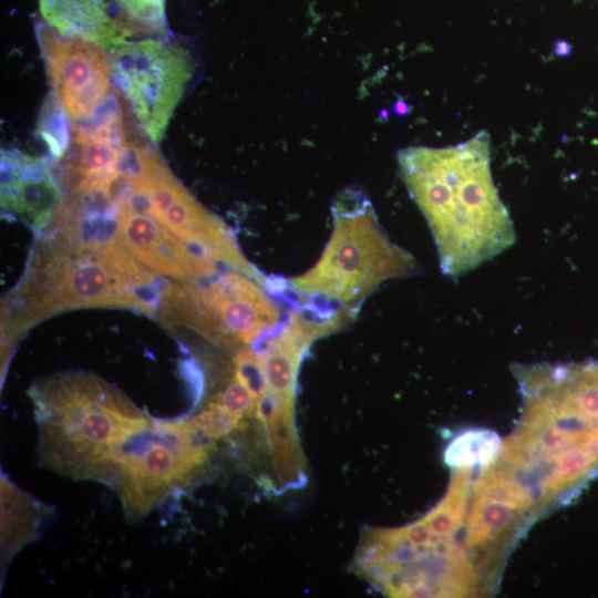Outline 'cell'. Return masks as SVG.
I'll return each mask as SVG.
<instances>
[{
  "instance_id": "obj_1",
  "label": "cell",
  "mask_w": 598,
  "mask_h": 598,
  "mask_svg": "<svg viewBox=\"0 0 598 598\" xmlns=\"http://www.w3.org/2000/svg\"><path fill=\"white\" fill-rule=\"evenodd\" d=\"M398 163L431 228L445 276L457 279L514 245V225L492 178L485 131L453 146L404 148Z\"/></svg>"
},
{
  "instance_id": "obj_2",
  "label": "cell",
  "mask_w": 598,
  "mask_h": 598,
  "mask_svg": "<svg viewBox=\"0 0 598 598\" xmlns=\"http://www.w3.org/2000/svg\"><path fill=\"white\" fill-rule=\"evenodd\" d=\"M38 239L25 274L2 309V337L13 346L29 328L64 310L125 308L148 316L144 303L161 278L120 241L85 247L54 227Z\"/></svg>"
},
{
  "instance_id": "obj_3",
  "label": "cell",
  "mask_w": 598,
  "mask_h": 598,
  "mask_svg": "<svg viewBox=\"0 0 598 598\" xmlns=\"http://www.w3.org/2000/svg\"><path fill=\"white\" fill-rule=\"evenodd\" d=\"M29 395L40 464L75 481L111 486L125 445L155 422L121 390L87 372L42 378Z\"/></svg>"
},
{
  "instance_id": "obj_4",
  "label": "cell",
  "mask_w": 598,
  "mask_h": 598,
  "mask_svg": "<svg viewBox=\"0 0 598 598\" xmlns=\"http://www.w3.org/2000/svg\"><path fill=\"white\" fill-rule=\"evenodd\" d=\"M332 215V234L321 257L288 280L291 290L357 311L383 282L416 270L414 257L386 237L361 193H342Z\"/></svg>"
},
{
  "instance_id": "obj_5",
  "label": "cell",
  "mask_w": 598,
  "mask_h": 598,
  "mask_svg": "<svg viewBox=\"0 0 598 598\" xmlns=\"http://www.w3.org/2000/svg\"><path fill=\"white\" fill-rule=\"evenodd\" d=\"M266 291L258 280L234 269L197 280H177L169 282L158 317L238 351L281 322L279 306Z\"/></svg>"
},
{
  "instance_id": "obj_6",
  "label": "cell",
  "mask_w": 598,
  "mask_h": 598,
  "mask_svg": "<svg viewBox=\"0 0 598 598\" xmlns=\"http://www.w3.org/2000/svg\"><path fill=\"white\" fill-rule=\"evenodd\" d=\"M216 443L192 421L155 419L126 444L110 486L126 518L142 520L175 489L189 485L208 463Z\"/></svg>"
},
{
  "instance_id": "obj_7",
  "label": "cell",
  "mask_w": 598,
  "mask_h": 598,
  "mask_svg": "<svg viewBox=\"0 0 598 598\" xmlns=\"http://www.w3.org/2000/svg\"><path fill=\"white\" fill-rule=\"evenodd\" d=\"M121 164L131 176L123 205L151 215L194 249L267 287L268 278L246 259L226 224L193 197L156 151L135 141Z\"/></svg>"
},
{
  "instance_id": "obj_8",
  "label": "cell",
  "mask_w": 598,
  "mask_h": 598,
  "mask_svg": "<svg viewBox=\"0 0 598 598\" xmlns=\"http://www.w3.org/2000/svg\"><path fill=\"white\" fill-rule=\"evenodd\" d=\"M111 79L136 126L153 143L162 140L194 73L183 47L145 38L110 49Z\"/></svg>"
},
{
  "instance_id": "obj_9",
  "label": "cell",
  "mask_w": 598,
  "mask_h": 598,
  "mask_svg": "<svg viewBox=\"0 0 598 598\" xmlns=\"http://www.w3.org/2000/svg\"><path fill=\"white\" fill-rule=\"evenodd\" d=\"M44 21L62 34L112 49L164 38L165 0H39Z\"/></svg>"
},
{
  "instance_id": "obj_10",
  "label": "cell",
  "mask_w": 598,
  "mask_h": 598,
  "mask_svg": "<svg viewBox=\"0 0 598 598\" xmlns=\"http://www.w3.org/2000/svg\"><path fill=\"white\" fill-rule=\"evenodd\" d=\"M37 35L52 92L70 122L93 116L114 96L102 47L62 34L45 21L37 24Z\"/></svg>"
},
{
  "instance_id": "obj_11",
  "label": "cell",
  "mask_w": 598,
  "mask_h": 598,
  "mask_svg": "<svg viewBox=\"0 0 598 598\" xmlns=\"http://www.w3.org/2000/svg\"><path fill=\"white\" fill-rule=\"evenodd\" d=\"M121 244L146 268L176 280L203 279L217 274V261L176 237L148 214L125 205L118 209Z\"/></svg>"
},
{
  "instance_id": "obj_12",
  "label": "cell",
  "mask_w": 598,
  "mask_h": 598,
  "mask_svg": "<svg viewBox=\"0 0 598 598\" xmlns=\"http://www.w3.org/2000/svg\"><path fill=\"white\" fill-rule=\"evenodd\" d=\"M63 200L61 184L43 158L1 151L2 214L41 233L54 221Z\"/></svg>"
},
{
  "instance_id": "obj_13",
  "label": "cell",
  "mask_w": 598,
  "mask_h": 598,
  "mask_svg": "<svg viewBox=\"0 0 598 598\" xmlns=\"http://www.w3.org/2000/svg\"><path fill=\"white\" fill-rule=\"evenodd\" d=\"M295 400L267 392L257 400L255 417L266 432L279 488H298L307 483L306 462L298 441Z\"/></svg>"
},
{
  "instance_id": "obj_14",
  "label": "cell",
  "mask_w": 598,
  "mask_h": 598,
  "mask_svg": "<svg viewBox=\"0 0 598 598\" xmlns=\"http://www.w3.org/2000/svg\"><path fill=\"white\" fill-rule=\"evenodd\" d=\"M51 515L45 504L1 475V575L13 556L40 536Z\"/></svg>"
},
{
  "instance_id": "obj_15",
  "label": "cell",
  "mask_w": 598,
  "mask_h": 598,
  "mask_svg": "<svg viewBox=\"0 0 598 598\" xmlns=\"http://www.w3.org/2000/svg\"><path fill=\"white\" fill-rule=\"evenodd\" d=\"M69 121L60 100L51 92L42 107L38 131L55 159H63L69 151L72 134Z\"/></svg>"
},
{
  "instance_id": "obj_16",
  "label": "cell",
  "mask_w": 598,
  "mask_h": 598,
  "mask_svg": "<svg viewBox=\"0 0 598 598\" xmlns=\"http://www.w3.org/2000/svg\"><path fill=\"white\" fill-rule=\"evenodd\" d=\"M190 421L206 435L218 441L236 430L244 429L246 420L229 412L218 401L212 400L208 406Z\"/></svg>"
},
{
  "instance_id": "obj_17",
  "label": "cell",
  "mask_w": 598,
  "mask_h": 598,
  "mask_svg": "<svg viewBox=\"0 0 598 598\" xmlns=\"http://www.w3.org/2000/svg\"><path fill=\"white\" fill-rule=\"evenodd\" d=\"M235 379L258 400L268 392L264 359L249 348L236 351Z\"/></svg>"
},
{
  "instance_id": "obj_18",
  "label": "cell",
  "mask_w": 598,
  "mask_h": 598,
  "mask_svg": "<svg viewBox=\"0 0 598 598\" xmlns=\"http://www.w3.org/2000/svg\"><path fill=\"white\" fill-rule=\"evenodd\" d=\"M229 412L246 420L254 417L256 413L257 399L238 380L229 383L216 399Z\"/></svg>"
},
{
  "instance_id": "obj_19",
  "label": "cell",
  "mask_w": 598,
  "mask_h": 598,
  "mask_svg": "<svg viewBox=\"0 0 598 598\" xmlns=\"http://www.w3.org/2000/svg\"><path fill=\"white\" fill-rule=\"evenodd\" d=\"M393 112L399 116H403L410 112V106L405 101L399 100L393 104Z\"/></svg>"
},
{
  "instance_id": "obj_20",
  "label": "cell",
  "mask_w": 598,
  "mask_h": 598,
  "mask_svg": "<svg viewBox=\"0 0 598 598\" xmlns=\"http://www.w3.org/2000/svg\"><path fill=\"white\" fill-rule=\"evenodd\" d=\"M555 51L558 55H565L568 52V45L565 42H557Z\"/></svg>"
},
{
  "instance_id": "obj_21",
  "label": "cell",
  "mask_w": 598,
  "mask_h": 598,
  "mask_svg": "<svg viewBox=\"0 0 598 598\" xmlns=\"http://www.w3.org/2000/svg\"><path fill=\"white\" fill-rule=\"evenodd\" d=\"M380 116H381L382 118H386V117L389 116L388 111L382 110L381 113H380Z\"/></svg>"
},
{
  "instance_id": "obj_22",
  "label": "cell",
  "mask_w": 598,
  "mask_h": 598,
  "mask_svg": "<svg viewBox=\"0 0 598 598\" xmlns=\"http://www.w3.org/2000/svg\"><path fill=\"white\" fill-rule=\"evenodd\" d=\"M522 388H525V386H522ZM525 389H528V388H525ZM528 390H530V389H528ZM532 391H533V390H532ZM534 392H535V391H534ZM535 393H537V392H535ZM537 394H538V393H537ZM539 395H540V394H539ZM540 396H542V395H540ZM543 398H544V396H543ZM544 399H545V398H544ZM545 400H546V399H545ZM546 401H548V400H546ZM548 402H549V401H548ZM549 403H550V402H549ZM550 404H551V403H550ZM551 405H553V404H551ZM553 406H554V405H553ZM554 408H555V406H554ZM555 409H556V408H555ZM556 410H557V409H556ZM557 411H558V410H557ZM558 412H559V411H558ZM559 413H560V412H559Z\"/></svg>"
}]
</instances>
